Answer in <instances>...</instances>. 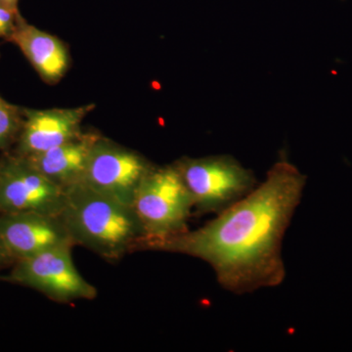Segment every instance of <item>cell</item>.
I'll return each mask as SVG.
<instances>
[{
  "label": "cell",
  "mask_w": 352,
  "mask_h": 352,
  "mask_svg": "<svg viewBox=\"0 0 352 352\" xmlns=\"http://www.w3.org/2000/svg\"><path fill=\"white\" fill-rule=\"evenodd\" d=\"M153 168L138 152L100 136L90 153L82 183L132 207L139 185Z\"/></svg>",
  "instance_id": "5b68a950"
},
{
  "label": "cell",
  "mask_w": 352,
  "mask_h": 352,
  "mask_svg": "<svg viewBox=\"0 0 352 352\" xmlns=\"http://www.w3.org/2000/svg\"><path fill=\"white\" fill-rule=\"evenodd\" d=\"M99 138L96 134L82 132L64 144L23 157L51 182L66 190L82 182L90 153Z\"/></svg>",
  "instance_id": "30bf717a"
},
{
  "label": "cell",
  "mask_w": 352,
  "mask_h": 352,
  "mask_svg": "<svg viewBox=\"0 0 352 352\" xmlns=\"http://www.w3.org/2000/svg\"><path fill=\"white\" fill-rule=\"evenodd\" d=\"M305 184L307 176L281 157L263 183L201 228L143 247L206 261L236 295L279 286L286 277L282 243Z\"/></svg>",
  "instance_id": "6da1fadb"
},
{
  "label": "cell",
  "mask_w": 352,
  "mask_h": 352,
  "mask_svg": "<svg viewBox=\"0 0 352 352\" xmlns=\"http://www.w3.org/2000/svg\"><path fill=\"white\" fill-rule=\"evenodd\" d=\"M132 208L144 230L147 243L188 230L193 201L175 164L154 166L139 185Z\"/></svg>",
  "instance_id": "3957f363"
},
{
  "label": "cell",
  "mask_w": 352,
  "mask_h": 352,
  "mask_svg": "<svg viewBox=\"0 0 352 352\" xmlns=\"http://www.w3.org/2000/svg\"><path fill=\"white\" fill-rule=\"evenodd\" d=\"M0 170H1V166H0Z\"/></svg>",
  "instance_id": "2e32d148"
},
{
  "label": "cell",
  "mask_w": 352,
  "mask_h": 352,
  "mask_svg": "<svg viewBox=\"0 0 352 352\" xmlns=\"http://www.w3.org/2000/svg\"><path fill=\"white\" fill-rule=\"evenodd\" d=\"M1 3L8 7V8L12 9L14 11H17L18 0H0Z\"/></svg>",
  "instance_id": "5bb4252c"
},
{
  "label": "cell",
  "mask_w": 352,
  "mask_h": 352,
  "mask_svg": "<svg viewBox=\"0 0 352 352\" xmlns=\"http://www.w3.org/2000/svg\"><path fill=\"white\" fill-rule=\"evenodd\" d=\"M17 11L0 2V36H11L17 25Z\"/></svg>",
  "instance_id": "4fadbf2b"
},
{
  "label": "cell",
  "mask_w": 352,
  "mask_h": 352,
  "mask_svg": "<svg viewBox=\"0 0 352 352\" xmlns=\"http://www.w3.org/2000/svg\"><path fill=\"white\" fill-rule=\"evenodd\" d=\"M201 214H220L256 186L252 170L229 155L184 157L175 163Z\"/></svg>",
  "instance_id": "277c9868"
},
{
  "label": "cell",
  "mask_w": 352,
  "mask_h": 352,
  "mask_svg": "<svg viewBox=\"0 0 352 352\" xmlns=\"http://www.w3.org/2000/svg\"><path fill=\"white\" fill-rule=\"evenodd\" d=\"M71 249L55 248L21 259L10 279L41 292L55 302L94 300L98 292L76 270Z\"/></svg>",
  "instance_id": "8992f818"
},
{
  "label": "cell",
  "mask_w": 352,
  "mask_h": 352,
  "mask_svg": "<svg viewBox=\"0 0 352 352\" xmlns=\"http://www.w3.org/2000/svg\"><path fill=\"white\" fill-rule=\"evenodd\" d=\"M0 239L7 254L19 261L55 248L75 245L60 217L38 212L2 214Z\"/></svg>",
  "instance_id": "ba28073f"
},
{
  "label": "cell",
  "mask_w": 352,
  "mask_h": 352,
  "mask_svg": "<svg viewBox=\"0 0 352 352\" xmlns=\"http://www.w3.org/2000/svg\"><path fill=\"white\" fill-rule=\"evenodd\" d=\"M65 191L60 219L74 244L110 261L122 258L132 247L142 245L144 230L132 207L102 195L82 182Z\"/></svg>",
  "instance_id": "7a4b0ae2"
},
{
  "label": "cell",
  "mask_w": 352,
  "mask_h": 352,
  "mask_svg": "<svg viewBox=\"0 0 352 352\" xmlns=\"http://www.w3.org/2000/svg\"><path fill=\"white\" fill-rule=\"evenodd\" d=\"M10 38L44 82L54 85L66 75L69 55L65 44L56 36L20 22Z\"/></svg>",
  "instance_id": "8fae6325"
},
{
  "label": "cell",
  "mask_w": 352,
  "mask_h": 352,
  "mask_svg": "<svg viewBox=\"0 0 352 352\" xmlns=\"http://www.w3.org/2000/svg\"><path fill=\"white\" fill-rule=\"evenodd\" d=\"M6 256H8L6 252V248H4L3 243H2L1 239H0V263L3 261V258H6Z\"/></svg>",
  "instance_id": "9a60e30c"
},
{
  "label": "cell",
  "mask_w": 352,
  "mask_h": 352,
  "mask_svg": "<svg viewBox=\"0 0 352 352\" xmlns=\"http://www.w3.org/2000/svg\"><path fill=\"white\" fill-rule=\"evenodd\" d=\"M66 191L45 177L24 157L0 170V212H38L60 217Z\"/></svg>",
  "instance_id": "52a82bcc"
},
{
  "label": "cell",
  "mask_w": 352,
  "mask_h": 352,
  "mask_svg": "<svg viewBox=\"0 0 352 352\" xmlns=\"http://www.w3.org/2000/svg\"><path fill=\"white\" fill-rule=\"evenodd\" d=\"M17 127V120L11 109L0 101V146L6 145Z\"/></svg>",
  "instance_id": "7c38bea8"
},
{
  "label": "cell",
  "mask_w": 352,
  "mask_h": 352,
  "mask_svg": "<svg viewBox=\"0 0 352 352\" xmlns=\"http://www.w3.org/2000/svg\"><path fill=\"white\" fill-rule=\"evenodd\" d=\"M92 108L90 105L30 111L21 135L22 157L41 154L80 136L82 120Z\"/></svg>",
  "instance_id": "9c48e42d"
}]
</instances>
